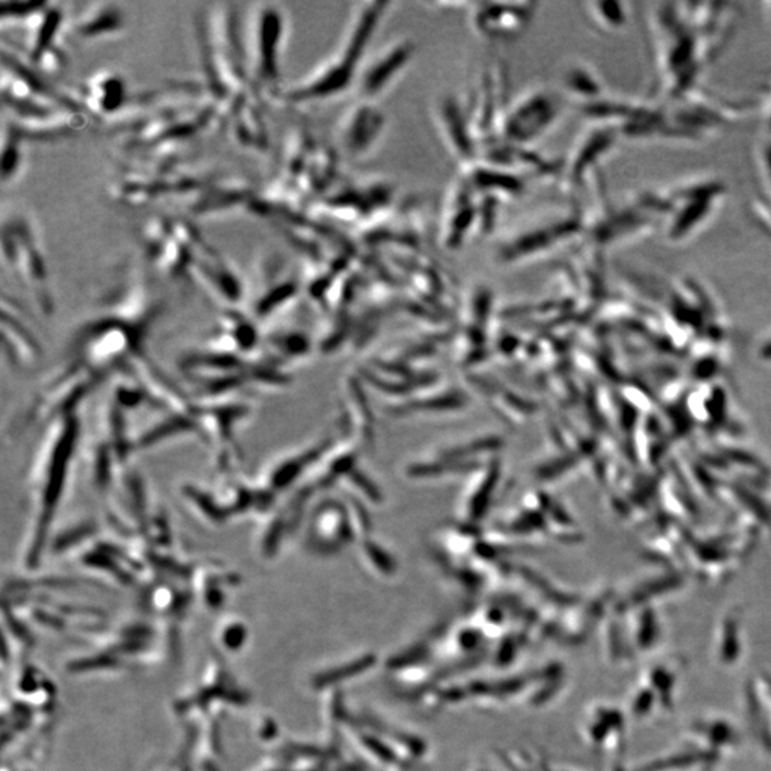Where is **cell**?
Here are the masks:
<instances>
[{
    "instance_id": "obj_11",
    "label": "cell",
    "mask_w": 771,
    "mask_h": 771,
    "mask_svg": "<svg viewBox=\"0 0 771 771\" xmlns=\"http://www.w3.org/2000/svg\"><path fill=\"white\" fill-rule=\"evenodd\" d=\"M389 126V117L377 102L356 101L350 106L336 131L344 158L358 162L366 159L381 145Z\"/></svg>"
},
{
    "instance_id": "obj_21",
    "label": "cell",
    "mask_w": 771,
    "mask_h": 771,
    "mask_svg": "<svg viewBox=\"0 0 771 771\" xmlns=\"http://www.w3.org/2000/svg\"><path fill=\"white\" fill-rule=\"evenodd\" d=\"M608 145L609 136L600 131L591 132V134L585 136V139H581L574 155H571L569 165L563 168L567 179L571 182L570 186H579L586 174L589 173L591 165H596L600 155L608 149Z\"/></svg>"
},
{
    "instance_id": "obj_15",
    "label": "cell",
    "mask_w": 771,
    "mask_h": 771,
    "mask_svg": "<svg viewBox=\"0 0 771 771\" xmlns=\"http://www.w3.org/2000/svg\"><path fill=\"white\" fill-rule=\"evenodd\" d=\"M2 342L9 359L19 366H32L42 356V349L30 325L23 319L21 307L3 295Z\"/></svg>"
},
{
    "instance_id": "obj_2",
    "label": "cell",
    "mask_w": 771,
    "mask_h": 771,
    "mask_svg": "<svg viewBox=\"0 0 771 771\" xmlns=\"http://www.w3.org/2000/svg\"><path fill=\"white\" fill-rule=\"evenodd\" d=\"M394 7V2L385 0L359 4L352 13L339 49L306 78L285 87L279 102L286 105H309L342 97L350 89L356 88L359 75L367 59L369 46Z\"/></svg>"
},
{
    "instance_id": "obj_8",
    "label": "cell",
    "mask_w": 771,
    "mask_h": 771,
    "mask_svg": "<svg viewBox=\"0 0 771 771\" xmlns=\"http://www.w3.org/2000/svg\"><path fill=\"white\" fill-rule=\"evenodd\" d=\"M101 378L87 369L65 359L54 375L47 378L32 408L26 424L50 423L60 416L78 413L79 406L102 385Z\"/></svg>"
},
{
    "instance_id": "obj_14",
    "label": "cell",
    "mask_w": 771,
    "mask_h": 771,
    "mask_svg": "<svg viewBox=\"0 0 771 771\" xmlns=\"http://www.w3.org/2000/svg\"><path fill=\"white\" fill-rule=\"evenodd\" d=\"M480 234V197L465 178L458 179L444 203L440 242L447 250H457L473 234Z\"/></svg>"
},
{
    "instance_id": "obj_17",
    "label": "cell",
    "mask_w": 771,
    "mask_h": 771,
    "mask_svg": "<svg viewBox=\"0 0 771 771\" xmlns=\"http://www.w3.org/2000/svg\"><path fill=\"white\" fill-rule=\"evenodd\" d=\"M125 80L113 72L94 75L79 89V103L88 115L113 116L127 103Z\"/></svg>"
},
{
    "instance_id": "obj_6",
    "label": "cell",
    "mask_w": 771,
    "mask_h": 771,
    "mask_svg": "<svg viewBox=\"0 0 771 771\" xmlns=\"http://www.w3.org/2000/svg\"><path fill=\"white\" fill-rule=\"evenodd\" d=\"M11 217L3 224V262L11 268L13 277L25 287L37 310L49 316L54 311V296L44 252L26 219L19 215Z\"/></svg>"
},
{
    "instance_id": "obj_12",
    "label": "cell",
    "mask_w": 771,
    "mask_h": 771,
    "mask_svg": "<svg viewBox=\"0 0 771 771\" xmlns=\"http://www.w3.org/2000/svg\"><path fill=\"white\" fill-rule=\"evenodd\" d=\"M433 117L449 151L463 169L480 162L484 146L473 123L469 106L454 94H443L433 106Z\"/></svg>"
},
{
    "instance_id": "obj_22",
    "label": "cell",
    "mask_w": 771,
    "mask_h": 771,
    "mask_svg": "<svg viewBox=\"0 0 771 771\" xmlns=\"http://www.w3.org/2000/svg\"><path fill=\"white\" fill-rule=\"evenodd\" d=\"M563 87L567 93L585 101L586 105L599 98L600 83L590 68L583 64H571L563 73Z\"/></svg>"
},
{
    "instance_id": "obj_4",
    "label": "cell",
    "mask_w": 771,
    "mask_h": 771,
    "mask_svg": "<svg viewBox=\"0 0 771 771\" xmlns=\"http://www.w3.org/2000/svg\"><path fill=\"white\" fill-rule=\"evenodd\" d=\"M287 19L279 4L258 3L248 18L243 41L246 61L257 94L277 101L283 92L282 56L286 44Z\"/></svg>"
},
{
    "instance_id": "obj_13",
    "label": "cell",
    "mask_w": 771,
    "mask_h": 771,
    "mask_svg": "<svg viewBox=\"0 0 771 771\" xmlns=\"http://www.w3.org/2000/svg\"><path fill=\"white\" fill-rule=\"evenodd\" d=\"M472 30L481 39L498 44L523 36L537 16L534 2H477L470 4Z\"/></svg>"
},
{
    "instance_id": "obj_9",
    "label": "cell",
    "mask_w": 771,
    "mask_h": 771,
    "mask_svg": "<svg viewBox=\"0 0 771 771\" xmlns=\"http://www.w3.org/2000/svg\"><path fill=\"white\" fill-rule=\"evenodd\" d=\"M583 230V222L575 215L553 217L513 231L500 243L496 259L501 264L526 263L545 257L563 243L570 242Z\"/></svg>"
},
{
    "instance_id": "obj_10",
    "label": "cell",
    "mask_w": 771,
    "mask_h": 771,
    "mask_svg": "<svg viewBox=\"0 0 771 771\" xmlns=\"http://www.w3.org/2000/svg\"><path fill=\"white\" fill-rule=\"evenodd\" d=\"M418 46L411 37H395L383 45L375 55L369 56L359 75L356 88L359 101L377 102L395 88L413 64Z\"/></svg>"
},
{
    "instance_id": "obj_7",
    "label": "cell",
    "mask_w": 771,
    "mask_h": 771,
    "mask_svg": "<svg viewBox=\"0 0 771 771\" xmlns=\"http://www.w3.org/2000/svg\"><path fill=\"white\" fill-rule=\"evenodd\" d=\"M563 113L560 98L551 89L534 87L506 105L499 123L498 141L533 148L557 125Z\"/></svg>"
},
{
    "instance_id": "obj_19",
    "label": "cell",
    "mask_w": 771,
    "mask_h": 771,
    "mask_svg": "<svg viewBox=\"0 0 771 771\" xmlns=\"http://www.w3.org/2000/svg\"><path fill=\"white\" fill-rule=\"evenodd\" d=\"M230 117L229 131L239 148L242 146L246 150L258 151V154L268 150V127L262 115H260L257 102L248 99V101H245L242 105L236 109Z\"/></svg>"
},
{
    "instance_id": "obj_1",
    "label": "cell",
    "mask_w": 771,
    "mask_h": 771,
    "mask_svg": "<svg viewBox=\"0 0 771 771\" xmlns=\"http://www.w3.org/2000/svg\"><path fill=\"white\" fill-rule=\"evenodd\" d=\"M80 447L82 422L78 413L60 416L46 424L26 481L27 519L21 548L26 570L36 569L50 546L56 515Z\"/></svg>"
},
{
    "instance_id": "obj_20",
    "label": "cell",
    "mask_w": 771,
    "mask_h": 771,
    "mask_svg": "<svg viewBox=\"0 0 771 771\" xmlns=\"http://www.w3.org/2000/svg\"><path fill=\"white\" fill-rule=\"evenodd\" d=\"M181 496L193 518L206 526L220 528L231 522L215 489L186 484L181 487Z\"/></svg>"
},
{
    "instance_id": "obj_5",
    "label": "cell",
    "mask_w": 771,
    "mask_h": 771,
    "mask_svg": "<svg viewBox=\"0 0 771 771\" xmlns=\"http://www.w3.org/2000/svg\"><path fill=\"white\" fill-rule=\"evenodd\" d=\"M252 405L240 396L209 397L192 396V415L201 429L203 442L215 454L216 470L220 476L238 472L242 452L238 443L240 426L248 422Z\"/></svg>"
},
{
    "instance_id": "obj_24",
    "label": "cell",
    "mask_w": 771,
    "mask_h": 771,
    "mask_svg": "<svg viewBox=\"0 0 771 771\" xmlns=\"http://www.w3.org/2000/svg\"><path fill=\"white\" fill-rule=\"evenodd\" d=\"M588 8L591 19L604 30H619L626 21L621 3L593 2Z\"/></svg>"
},
{
    "instance_id": "obj_18",
    "label": "cell",
    "mask_w": 771,
    "mask_h": 771,
    "mask_svg": "<svg viewBox=\"0 0 771 771\" xmlns=\"http://www.w3.org/2000/svg\"><path fill=\"white\" fill-rule=\"evenodd\" d=\"M72 27L82 39H105L125 30V15L116 3H89L75 16Z\"/></svg>"
},
{
    "instance_id": "obj_16",
    "label": "cell",
    "mask_w": 771,
    "mask_h": 771,
    "mask_svg": "<svg viewBox=\"0 0 771 771\" xmlns=\"http://www.w3.org/2000/svg\"><path fill=\"white\" fill-rule=\"evenodd\" d=\"M463 178L470 184L476 195L513 201L526 193L528 183L522 174L500 165L480 160L473 167L463 169Z\"/></svg>"
},
{
    "instance_id": "obj_3",
    "label": "cell",
    "mask_w": 771,
    "mask_h": 771,
    "mask_svg": "<svg viewBox=\"0 0 771 771\" xmlns=\"http://www.w3.org/2000/svg\"><path fill=\"white\" fill-rule=\"evenodd\" d=\"M127 411L109 394L99 409L97 428L80 447L89 481L101 495H112L135 456L134 434L127 429Z\"/></svg>"
},
{
    "instance_id": "obj_23",
    "label": "cell",
    "mask_w": 771,
    "mask_h": 771,
    "mask_svg": "<svg viewBox=\"0 0 771 771\" xmlns=\"http://www.w3.org/2000/svg\"><path fill=\"white\" fill-rule=\"evenodd\" d=\"M2 139V181L8 184L21 173L25 137L19 134L11 123L4 121Z\"/></svg>"
}]
</instances>
